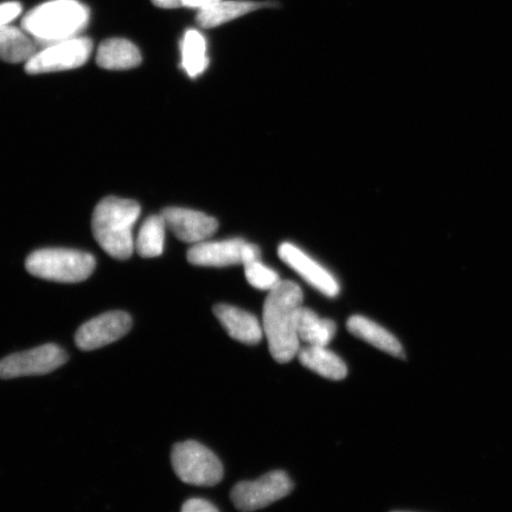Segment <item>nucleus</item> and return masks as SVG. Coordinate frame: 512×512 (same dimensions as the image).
Wrapping results in <instances>:
<instances>
[{
	"mask_svg": "<svg viewBox=\"0 0 512 512\" xmlns=\"http://www.w3.org/2000/svg\"><path fill=\"white\" fill-rule=\"evenodd\" d=\"M182 512H220L213 503L201 498H191L185 502Z\"/></svg>",
	"mask_w": 512,
	"mask_h": 512,
	"instance_id": "obj_25",
	"label": "nucleus"
},
{
	"mask_svg": "<svg viewBox=\"0 0 512 512\" xmlns=\"http://www.w3.org/2000/svg\"><path fill=\"white\" fill-rule=\"evenodd\" d=\"M96 63L102 69L127 70L142 63V54L132 42L124 38H111L100 44Z\"/></svg>",
	"mask_w": 512,
	"mask_h": 512,
	"instance_id": "obj_17",
	"label": "nucleus"
},
{
	"mask_svg": "<svg viewBox=\"0 0 512 512\" xmlns=\"http://www.w3.org/2000/svg\"><path fill=\"white\" fill-rule=\"evenodd\" d=\"M217 0H152V3L162 9L191 8L200 10Z\"/></svg>",
	"mask_w": 512,
	"mask_h": 512,
	"instance_id": "obj_23",
	"label": "nucleus"
},
{
	"mask_svg": "<svg viewBox=\"0 0 512 512\" xmlns=\"http://www.w3.org/2000/svg\"><path fill=\"white\" fill-rule=\"evenodd\" d=\"M214 315L235 341L255 345L259 344L264 336V328L259 319L239 307L219 304L214 307Z\"/></svg>",
	"mask_w": 512,
	"mask_h": 512,
	"instance_id": "obj_13",
	"label": "nucleus"
},
{
	"mask_svg": "<svg viewBox=\"0 0 512 512\" xmlns=\"http://www.w3.org/2000/svg\"><path fill=\"white\" fill-rule=\"evenodd\" d=\"M27 271L34 277L57 283H81L95 270L92 254L74 249H40L25 261Z\"/></svg>",
	"mask_w": 512,
	"mask_h": 512,
	"instance_id": "obj_4",
	"label": "nucleus"
},
{
	"mask_svg": "<svg viewBox=\"0 0 512 512\" xmlns=\"http://www.w3.org/2000/svg\"><path fill=\"white\" fill-rule=\"evenodd\" d=\"M22 5L17 2L0 4V28L10 25L12 21L21 15Z\"/></svg>",
	"mask_w": 512,
	"mask_h": 512,
	"instance_id": "obj_24",
	"label": "nucleus"
},
{
	"mask_svg": "<svg viewBox=\"0 0 512 512\" xmlns=\"http://www.w3.org/2000/svg\"><path fill=\"white\" fill-rule=\"evenodd\" d=\"M280 259L292 270L296 271L307 283L315 287L320 293L328 297L338 296L339 284L334 275L326 271L322 265L310 258L309 255L300 251L292 243L285 242L279 247Z\"/></svg>",
	"mask_w": 512,
	"mask_h": 512,
	"instance_id": "obj_11",
	"label": "nucleus"
},
{
	"mask_svg": "<svg viewBox=\"0 0 512 512\" xmlns=\"http://www.w3.org/2000/svg\"><path fill=\"white\" fill-rule=\"evenodd\" d=\"M347 328L350 334L363 339L389 355L399 358L406 357L399 339L369 318L352 316L348 319Z\"/></svg>",
	"mask_w": 512,
	"mask_h": 512,
	"instance_id": "obj_15",
	"label": "nucleus"
},
{
	"mask_svg": "<svg viewBox=\"0 0 512 512\" xmlns=\"http://www.w3.org/2000/svg\"><path fill=\"white\" fill-rule=\"evenodd\" d=\"M274 6L272 3L247 2V0H217L198 10L196 22L204 29H213L234 21L251 12Z\"/></svg>",
	"mask_w": 512,
	"mask_h": 512,
	"instance_id": "obj_14",
	"label": "nucleus"
},
{
	"mask_svg": "<svg viewBox=\"0 0 512 512\" xmlns=\"http://www.w3.org/2000/svg\"><path fill=\"white\" fill-rule=\"evenodd\" d=\"M336 324L330 319L320 318L315 311L300 307L297 315V334L300 342L326 347L336 335Z\"/></svg>",
	"mask_w": 512,
	"mask_h": 512,
	"instance_id": "obj_18",
	"label": "nucleus"
},
{
	"mask_svg": "<svg viewBox=\"0 0 512 512\" xmlns=\"http://www.w3.org/2000/svg\"><path fill=\"white\" fill-rule=\"evenodd\" d=\"M38 44L27 31L16 27L0 28V60L27 63L38 53Z\"/></svg>",
	"mask_w": 512,
	"mask_h": 512,
	"instance_id": "obj_19",
	"label": "nucleus"
},
{
	"mask_svg": "<svg viewBox=\"0 0 512 512\" xmlns=\"http://www.w3.org/2000/svg\"><path fill=\"white\" fill-rule=\"evenodd\" d=\"M92 51L93 43L89 38H69L38 51L25 63V72L36 75L80 68L89 60Z\"/></svg>",
	"mask_w": 512,
	"mask_h": 512,
	"instance_id": "obj_6",
	"label": "nucleus"
},
{
	"mask_svg": "<svg viewBox=\"0 0 512 512\" xmlns=\"http://www.w3.org/2000/svg\"><path fill=\"white\" fill-rule=\"evenodd\" d=\"M293 483L284 471L267 473L253 482H241L232 490V501L236 509L252 512L268 507L279 499L290 495Z\"/></svg>",
	"mask_w": 512,
	"mask_h": 512,
	"instance_id": "obj_7",
	"label": "nucleus"
},
{
	"mask_svg": "<svg viewBox=\"0 0 512 512\" xmlns=\"http://www.w3.org/2000/svg\"><path fill=\"white\" fill-rule=\"evenodd\" d=\"M140 211L137 202L113 196L104 198L96 206L92 220L94 238L112 258H131L136 248L133 228Z\"/></svg>",
	"mask_w": 512,
	"mask_h": 512,
	"instance_id": "obj_2",
	"label": "nucleus"
},
{
	"mask_svg": "<svg viewBox=\"0 0 512 512\" xmlns=\"http://www.w3.org/2000/svg\"><path fill=\"white\" fill-rule=\"evenodd\" d=\"M393 512H406V511H393Z\"/></svg>",
	"mask_w": 512,
	"mask_h": 512,
	"instance_id": "obj_26",
	"label": "nucleus"
},
{
	"mask_svg": "<svg viewBox=\"0 0 512 512\" xmlns=\"http://www.w3.org/2000/svg\"><path fill=\"white\" fill-rule=\"evenodd\" d=\"M300 363L320 376L332 381H341L348 375V368L342 358L326 347L307 345L298 352Z\"/></svg>",
	"mask_w": 512,
	"mask_h": 512,
	"instance_id": "obj_16",
	"label": "nucleus"
},
{
	"mask_svg": "<svg viewBox=\"0 0 512 512\" xmlns=\"http://www.w3.org/2000/svg\"><path fill=\"white\" fill-rule=\"evenodd\" d=\"M208 64L206 38L200 31L188 30L182 42V68L190 78H196L207 69Z\"/></svg>",
	"mask_w": 512,
	"mask_h": 512,
	"instance_id": "obj_20",
	"label": "nucleus"
},
{
	"mask_svg": "<svg viewBox=\"0 0 512 512\" xmlns=\"http://www.w3.org/2000/svg\"><path fill=\"white\" fill-rule=\"evenodd\" d=\"M162 216L177 239L196 245L207 241L219 229V222L201 211L170 207L163 210Z\"/></svg>",
	"mask_w": 512,
	"mask_h": 512,
	"instance_id": "obj_10",
	"label": "nucleus"
},
{
	"mask_svg": "<svg viewBox=\"0 0 512 512\" xmlns=\"http://www.w3.org/2000/svg\"><path fill=\"white\" fill-rule=\"evenodd\" d=\"M166 223L162 215L147 217L139 230L136 249L143 258H156L164 252Z\"/></svg>",
	"mask_w": 512,
	"mask_h": 512,
	"instance_id": "obj_21",
	"label": "nucleus"
},
{
	"mask_svg": "<svg viewBox=\"0 0 512 512\" xmlns=\"http://www.w3.org/2000/svg\"><path fill=\"white\" fill-rule=\"evenodd\" d=\"M132 328V318L123 311L104 313L83 324L76 332L75 342L83 351H92L119 341Z\"/></svg>",
	"mask_w": 512,
	"mask_h": 512,
	"instance_id": "obj_9",
	"label": "nucleus"
},
{
	"mask_svg": "<svg viewBox=\"0 0 512 512\" xmlns=\"http://www.w3.org/2000/svg\"><path fill=\"white\" fill-rule=\"evenodd\" d=\"M88 22L89 10L78 0H51L28 12L22 19V29L38 46L46 48L78 37Z\"/></svg>",
	"mask_w": 512,
	"mask_h": 512,
	"instance_id": "obj_3",
	"label": "nucleus"
},
{
	"mask_svg": "<svg viewBox=\"0 0 512 512\" xmlns=\"http://www.w3.org/2000/svg\"><path fill=\"white\" fill-rule=\"evenodd\" d=\"M243 266H245L248 283L258 290L270 292L281 281L278 273L262 264L261 260L249 262Z\"/></svg>",
	"mask_w": 512,
	"mask_h": 512,
	"instance_id": "obj_22",
	"label": "nucleus"
},
{
	"mask_svg": "<svg viewBox=\"0 0 512 512\" xmlns=\"http://www.w3.org/2000/svg\"><path fill=\"white\" fill-rule=\"evenodd\" d=\"M172 466L182 482L196 486H214L223 478L220 459L206 446L189 440L174 446Z\"/></svg>",
	"mask_w": 512,
	"mask_h": 512,
	"instance_id": "obj_5",
	"label": "nucleus"
},
{
	"mask_svg": "<svg viewBox=\"0 0 512 512\" xmlns=\"http://www.w3.org/2000/svg\"><path fill=\"white\" fill-rule=\"evenodd\" d=\"M247 243L242 239L197 243L189 249L188 261L203 267L243 265Z\"/></svg>",
	"mask_w": 512,
	"mask_h": 512,
	"instance_id": "obj_12",
	"label": "nucleus"
},
{
	"mask_svg": "<svg viewBox=\"0 0 512 512\" xmlns=\"http://www.w3.org/2000/svg\"><path fill=\"white\" fill-rule=\"evenodd\" d=\"M303 300L302 288L290 280H281L265 300L262 328L271 355L279 363L292 361L300 350L297 315Z\"/></svg>",
	"mask_w": 512,
	"mask_h": 512,
	"instance_id": "obj_1",
	"label": "nucleus"
},
{
	"mask_svg": "<svg viewBox=\"0 0 512 512\" xmlns=\"http://www.w3.org/2000/svg\"><path fill=\"white\" fill-rule=\"evenodd\" d=\"M68 356L59 345L44 344L0 360V379L47 375L66 364Z\"/></svg>",
	"mask_w": 512,
	"mask_h": 512,
	"instance_id": "obj_8",
	"label": "nucleus"
}]
</instances>
